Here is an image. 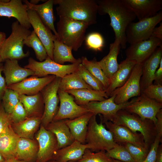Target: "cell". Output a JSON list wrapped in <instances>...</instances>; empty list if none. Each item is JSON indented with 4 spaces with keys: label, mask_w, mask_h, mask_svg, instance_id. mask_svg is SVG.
<instances>
[{
    "label": "cell",
    "mask_w": 162,
    "mask_h": 162,
    "mask_svg": "<svg viewBox=\"0 0 162 162\" xmlns=\"http://www.w3.org/2000/svg\"><path fill=\"white\" fill-rule=\"evenodd\" d=\"M162 108V103L149 98L141 93L140 96L133 98L124 109L136 114L143 119H149L155 125L156 115Z\"/></svg>",
    "instance_id": "8fae6325"
},
{
    "label": "cell",
    "mask_w": 162,
    "mask_h": 162,
    "mask_svg": "<svg viewBox=\"0 0 162 162\" xmlns=\"http://www.w3.org/2000/svg\"><path fill=\"white\" fill-rule=\"evenodd\" d=\"M162 20V12L160 11L153 16L131 22L126 30L127 42L131 44L149 39L154 28Z\"/></svg>",
    "instance_id": "ba28073f"
},
{
    "label": "cell",
    "mask_w": 162,
    "mask_h": 162,
    "mask_svg": "<svg viewBox=\"0 0 162 162\" xmlns=\"http://www.w3.org/2000/svg\"><path fill=\"white\" fill-rule=\"evenodd\" d=\"M128 151L135 162H142L146 158L149 149L141 147L130 143L124 145Z\"/></svg>",
    "instance_id": "7bdbcfd3"
},
{
    "label": "cell",
    "mask_w": 162,
    "mask_h": 162,
    "mask_svg": "<svg viewBox=\"0 0 162 162\" xmlns=\"http://www.w3.org/2000/svg\"><path fill=\"white\" fill-rule=\"evenodd\" d=\"M71 47L68 46L60 41L55 35L53 40V60L56 63L64 64L65 62L73 64L76 63L78 59L73 56Z\"/></svg>",
    "instance_id": "836d02e7"
},
{
    "label": "cell",
    "mask_w": 162,
    "mask_h": 162,
    "mask_svg": "<svg viewBox=\"0 0 162 162\" xmlns=\"http://www.w3.org/2000/svg\"><path fill=\"white\" fill-rule=\"evenodd\" d=\"M5 159L3 156L0 154V162H5Z\"/></svg>",
    "instance_id": "6f0895ef"
},
{
    "label": "cell",
    "mask_w": 162,
    "mask_h": 162,
    "mask_svg": "<svg viewBox=\"0 0 162 162\" xmlns=\"http://www.w3.org/2000/svg\"><path fill=\"white\" fill-rule=\"evenodd\" d=\"M27 13L33 31L44 46L48 56L53 60V40L55 35L44 24L34 10L28 9Z\"/></svg>",
    "instance_id": "d6986e66"
},
{
    "label": "cell",
    "mask_w": 162,
    "mask_h": 162,
    "mask_svg": "<svg viewBox=\"0 0 162 162\" xmlns=\"http://www.w3.org/2000/svg\"><path fill=\"white\" fill-rule=\"evenodd\" d=\"M61 79L56 76L54 80L40 92L44 105L41 124L45 128L52 121L59 108V100L58 91Z\"/></svg>",
    "instance_id": "30bf717a"
},
{
    "label": "cell",
    "mask_w": 162,
    "mask_h": 162,
    "mask_svg": "<svg viewBox=\"0 0 162 162\" xmlns=\"http://www.w3.org/2000/svg\"><path fill=\"white\" fill-rule=\"evenodd\" d=\"M22 2L26 5L28 9L34 10L36 12L44 24L57 37V33L54 25L55 17L53 9V0L46 1L40 4H31L27 0Z\"/></svg>",
    "instance_id": "603a6c76"
},
{
    "label": "cell",
    "mask_w": 162,
    "mask_h": 162,
    "mask_svg": "<svg viewBox=\"0 0 162 162\" xmlns=\"http://www.w3.org/2000/svg\"><path fill=\"white\" fill-rule=\"evenodd\" d=\"M9 115L4 110L2 104H0V134L12 124Z\"/></svg>",
    "instance_id": "7dc6e473"
},
{
    "label": "cell",
    "mask_w": 162,
    "mask_h": 162,
    "mask_svg": "<svg viewBox=\"0 0 162 162\" xmlns=\"http://www.w3.org/2000/svg\"><path fill=\"white\" fill-rule=\"evenodd\" d=\"M154 85H162V59L161 60L159 66L156 71L154 75Z\"/></svg>",
    "instance_id": "c3c4849f"
},
{
    "label": "cell",
    "mask_w": 162,
    "mask_h": 162,
    "mask_svg": "<svg viewBox=\"0 0 162 162\" xmlns=\"http://www.w3.org/2000/svg\"><path fill=\"white\" fill-rule=\"evenodd\" d=\"M23 43L33 49L36 57L39 62L44 61L48 56L44 46L33 30L24 40Z\"/></svg>",
    "instance_id": "8d00e7d4"
},
{
    "label": "cell",
    "mask_w": 162,
    "mask_h": 162,
    "mask_svg": "<svg viewBox=\"0 0 162 162\" xmlns=\"http://www.w3.org/2000/svg\"><path fill=\"white\" fill-rule=\"evenodd\" d=\"M40 1L39 0H31L29 2L31 4H37Z\"/></svg>",
    "instance_id": "9f6ffc18"
},
{
    "label": "cell",
    "mask_w": 162,
    "mask_h": 162,
    "mask_svg": "<svg viewBox=\"0 0 162 162\" xmlns=\"http://www.w3.org/2000/svg\"><path fill=\"white\" fill-rule=\"evenodd\" d=\"M47 162H59L56 161L54 160H51L47 161ZM68 162H79L78 161H69Z\"/></svg>",
    "instance_id": "680465c9"
},
{
    "label": "cell",
    "mask_w": 162,
    "mask_h": 162,
    "mask_svg": "<svg viewBox=\"0 0 162 162\" xmlns=\"http://www.w3.org/2000/svg\"><path fill=\"white\" fill-rule=\"evenodd\" d=\"M34 138L39 147L36 162H47L51 160L58 149L55 135L41 124L35 134Z\"/></svg>",
    "instance_id": "7c38bea8"
},
{
    "label": "cell",
    "mask_w": 162,
    "mask_h": 162,
    "mask_svg": "<svg viewBox=\"0 0 162 162\" xmlns=\"http://www.w3.org/2000/svg\"><path fill=\"white\" fill-rule=\"evenodd\" d=\"M87 148L88 147L86 144L75 140L69 145L58 149L51 160L59 162L78 161L82 158Z\"/></svg>",
    "instance_id": "d4e9b609"
},
{
    "label": "cell",
    "mask_w": 162,
    "mask_h": 162,
    "mask_svg": "<svg viewBox=\"0 0 162 162\" xmlns=\"http://www.w3.org/2000/svg\"><path fill=\"white\" fill-rule=\"evenodd\" d=\"M19 98L25 109L27 118H42L44 111V105L40 92L31 96L20 94Z\"/></svg>",
    "instance_id": "f546056e"
},
{
    "label": "cell",
    "mask_w": 162,
    "mask_h": 162,
    "mask_svg": "<svg viewBox=\"0 0 162 162\" xmlns=\"http://www.w3.org/2000/svg\"><path fill=\"white\" fill-rule=\"evenodd\" d=\"M162 59V46H160L142 64V74L140 81L141 92L153 84L154 74Z\"/></svg>",
    "instance_id": "44dd1931"
},
{
    "label": "cell",
    "mask_w": 162,
    "mask_h": 162,
    "mask_svg": "<svg viewBox=\"0 0 162 162\" xmlns=\"http://www.w3.org/2000/svg\"><path fill=\"white\" fill-rule=\"evenodd\" d=\"M20 138L13 130L11 125L0 134V154L5 160L15 158Z\"/></svg>",
    "instance_id": "484cf974"
},
{
    "label": "cell",
    "mask_w": 162,
    "mask_h": 162,
    "mask_svg": "<svg viewBox=\"0 0 162 162\" xmlns=\"http://www.w3.org/2000/svg\"><path fill=\"white\" fill-rule=\"evenodd\" d=\"M112 159L107 156L105 151L94 152L89 149H86L79 162H112Z\"/></svg>",
    "instance_id": "60d3db41"
},
{
    "label": "cell",
    "mask_w": 162,
    "mask_h": 162,
    "mask_svg": "<svg viewBox=\"0 0 162 162\" xmlns=\"http://www.w3.org/2000/svg\"><path fill=\"white\" fill-rule=\"evenodd\" d=\"M160 46H162V40L153 37L131 44L125 50L126 59L142 64Z\"/></svg>",
    "instance_id": "5bb4252c"
},
{
    "label": "cell",
    "mask_w": 162,
    "mask_h": 162,
    "mask_svg": "<svg viewBox=\"0 0 162 162\" xmlns=\"http://www.w3.org/2000/svg\"><path fill=\"white\" fill-rule=\"evenodd\" d=\"M162 136L160 134H157L154 142L150 146L147 156L142 162H155L157 150L159 143L161 141Z\"/></svg>",
    "instance_id": "bcb514c9"
},
{
    "label": "cell",
    "mask_w": 162,
    "mask_h": 162,
    "mask_svg": "<svg viewBox=\"0 0 162 162\" xmlns=\"http://www.w3.org/2000/svg\"><path fill=\"white\" fill-rule=\"evenodd\" d=\"M142 74V64L136 63L125 83L121 87L115 89L109 97L115 96L114 102L120 104L128 101L131 98L140 96L141 93L140 81Z\"/></svg>",
    "instance_id": "9c48e42d"
},
{
    "label": "cell",
    "mask_w": 162,
    "mask_h": 162,
    "mask_svg": "<svg viewBox=\"0 0 162 162\" xmlns=\"http://www.w3.org/2000/svg\"><path fill=\"white\" fill-rule=\"evenodd\" d=\"M157 121L155 127L157 133H159L162 135V109L160 110L157 112L156 116Z\"/></svg>",
    "instance_id": "f907efd6"
},
{
    "label": "cell",
    "mask_w": 162,
    "mask_h": 162,
    "mask_svg": "<svg viewBox=\"0 0 162 162\" xmlns=\"http://www.w3.org/2000/svg\"><path fill=\"white\" fill-rule=\"evenodd\" d=\"M100 122L98 123L96 116L93 115L88 125L85 144L92 152L106 151L114 147L115 142L112 133L105 128L102 122V116L99 114Z\"/></svg>",
    "instance_id": "8992f818"
},
{
    "label": "cell",
    "mask_w": 162,
    "mask_h": 162,
    "mask_svg": "<svg viewBox=\"0 0 162 162\" xmlns=\"http://www.w3.org/2000/svg\"><path fill=\"white\" fill-rule=\"evenodd\" d=\"M5 162H27L26 161L19 160L15 158H12L5 160Z\"/></svg>",
    "instance_id": "11a10c76"
},
{
    "label": "cell",
    "mask_w": 162,
    "mask_h": 162,
    "mask_svg": "<svg viewBox=\"0 0 162 162\" xmlns=\"http://www.w3.org/2000/svg\"><path fill=\"white\" fill-rule=\"evenodd\" d=\"M6 39V35L5 33L0 31V50L2 47Z\"/></svg>",
    "instance_id": "db71d44e"
},
{
    "label": "cell",
    "mask_w": 162,
    "mask_h": 162,
    "mask_svg": "<svg viewBox=\"0 0 162 162\" xmlns=\"http://www.w3.org/2000/svg\"><path fill=\"white\" fill-rule=\"evenodd\" d=\"M27 10V6L21 0H0V16L14 17L22 26L29 29L31 26Z\"/></svg>",
    "instance_id": "ac0fdd59"
},
{
    "label": "cell",
    "mask_w": 162,
    "mask_h": 162,
    "mask_svg": "<svg viewBox=\"0 0 162 162\" xmlns=\"http://www.w3.org/2000/svg\"><path fill=\"white\" fill-rule=\"evenodd\" d=\"M121 48L120 43L115 40L110 44L108 54L98 62L103 71L109 79L118 68L119 64L117 62V57Z\"/></svg>",
    "instance_id": "4dcf8cb0"
},
{
    "label": "cell",
    "mask_w": 162,
    "mask_h": 162,
    "mask_svg": "<svg viewBox=\"0 0 162 162\" xmlns=\"http://www.w3.org/2000/svg\"><path fill=\"white\" fill-rule=\"evenodd\" d=\"M109 157L123 162H135L130 153L123 145L116 144L111 149L106 151Z\"/></svg>",
    "instance_id": "74e56055"
},
{
    "label": "cell",
    "mask_w": 162,
    "mask_h": 162,
    "mask_svg": "<svg viewBox=\"0 0 162 162\" xmlns=\"http://www.w3.org/2000/svg\"><path fill=\"white\" fill-rule=\"evenodd\" d=\"M104 124L113 135L115 142L123 145L130 143L135 146L148 148L146 146L142 135L140 133L134 132L126 127L107 121Z\"/></svg>",
    "instance_id": "2e32d148"
},
{
    "label": "cell",
    "mask_w": 162,
    "mask_h": 162,
    "mask_svg": "<svg viewBox=\"0 0 162 162\" xmlns=\"http://www.w3.org/2000/svg\"><path fill=\"white\" fill-rule=\"evenodd\" d=\"M155 162H162V144L159 145L156 155Z\"/></svg>",
    "instance_id": "f5cc1de1"
},
{
    "label": "cell",
    "mask_w": 162,
    "mask_h": 162,
    "mask_svg": "<svg viewBox=\"0 0 162 162\" xmlns=\"http://www.w3.org/2000/svg\"><path fill=\"white\" fill-rule=\"evenodd\" d=\"M58 94L60 106L52 121L71 120L89 112L86 109L77 104L74 97L66 91L58 89Z\"/></svg>",
    "instance_id": "9a60e30c"
},
{
    "label": "cell",
    "mask_w": 162,
    "mask_h": 162,
    "mask_svg": "<svg viewBox=\"0 0 162 162\" xmlns=\"http://www.w3.org/2000/svg\"><path fill=\"white\" fill-rule=\"evenodd\" d=\"M136 63L134 61L126 59L121 62L118 70L110 79V85L105 91L108 97L115 89L121 87L125 83Z\"/></svg>",
    "instance_id": "cb8c5ba5"
},
{
    "label": "cell",
    "mask_w": 162,
    "mask_h": 162,
    "mask_svg": "<svg viewBox=\"0 0 162 162\" xmlns=\"http://www.w3.org/2000/svg\"><path fill=\"white\" fill-rule=\"evenodd\" d=\"M77 70L67 74L61 79L59 86V89L65 91L82 88L93 89L85 82Z\"/></svg>",
    "instance_id": "e575fe53"
},
{
    "label": "cell",
    "mask_w": 162,
    "mask_h": 162,
    "mask_svg": "<svg viewBox=\"0 0 162 162\" xmlns=\"http://www.w3.org/2000/svg\"><path fill=\"white\" fill-rule=\"evenodd\" d=\"M12 32L6 38L0 50V56L3 61L8 59L18 60L28 56V51L23 50L24 40L31 31L22 26L17 21L13 22L11 26Z\"/></svg>",
    "instance_id": "277c9868"
},
{
    "label": "cell",
    "mask_w": 162,
    "mask_h": 162,
    "mask_svg": "<svg viewBox=\"0 0 162 162\" xmlns=\"http://www.w3.org/2000/svg\"><path fill=\"white\" fill-rule=\"evenodd\" d=\"M151 37L156 38L162 40V23L160 26L155 27L152 32Z\"/></svg>",
    "instance_id": "816d5d0a"
},
{
    "label": "cell",
    "mask_w": 162,
    "mask_h": 162,
    "mask_svg": "<svg viewBox=\"0 0 162 162\" xmlns=\"http://www.w3.org/2000/svg\"><path fill=\"white\" fill-rule=\"evenodd\" d=\"M56 77L55 76L52 75L43 77L32 76L20 82L7 86V88L14 90L20 94L34 95L40 92Z\"/></svg>",
    "instance_id": "e0dca14e"
},
{
    "label": "cell",
    "mask_w": 162,
    "mask_h": 162,
    "mask_svg": "<svg viewBox=\"0 0 162 162\" xmlns=\"http://www.w3.org/2000/svg\"><path fill=\"white\" fill-rule=\"evenodd\" d=\"M57 14L64 17L83 22L89 25L97 22L98 5L95 0H53Z\"/></svg>",
    "instance_id": "7a4b0ae2"
},
{
    "label": "cell",
    "mask_w": 162,
    "mask_h": 162,
    "mask_svg": "<svg viewBox=\"0 0 162 162\" xmlns=\"http://www.w3.org/2000/svg\"><path fill=\"white\" fill-rule=\"evenodd\" d=\"M93 114L90 112L71 120L65 119L75 140L85 144L86 136L89 121Z\"/></svg>",
    "instance_id": "f1b7e54d"
},
{
    "label": "cell",
    "mask_w": 162,
    "mask_h": 162,
    "mask_svg": "<svg viewBox=\"0 0 162 162\" xmlns=\"http://www.w3.org/2000/svg\"><path fill=\"white\" fill-rule=\"evenodd\" d=\"M3 62L1 57L0 56V67L2 65V62Z\"/></svg>",
    "instance_id": "94428289"
},
{
    "label": "cell",
    "mask_w": 162,
    "mask_h": 162,
    "mask_svg": "<svg viewBox=\"0 0 162 162\" xmlns=\"http://www.w3.org/2000/svg\"><path fill=\"white\" fill-rule=\"evenodd\" d=\"M78 59L74 63L64 65L56 63L48 56L42 62L37 61L30 57L28 59V64L24 68L32 70L34 73V76L38 77L52 75L62 78L77 70L79 65L82 63L81 58Z\"/></svg>",
    "instance_id": "52a82bcc"
},
{
    "label": "cell",
    "mask_w": 162,
    "mask_h": 162,
    "mask_svg": "<svg viewBox=\"0 0 162 162\" xmlns=\"http://www.w3.org/2000/svg\"><path fill=\"white\" fill-rule=\"evenodd\" d=\"M139 20L156 15L162 9V0H122Z\"/></svg>",
    "instance_id": "ffe728a7"
},
{
    "label": "cell",
    "mask_w": 162,
    "mask_h": 162,
    "mask_svg": "<svg viewBox=\"0 0 162 162\" xmlns=\"http://www.w3.org/2000/svg\"><path fill=\"white\" fill-rule=\"evenodd\" d=\"M98 13L100 15L107 14L110 19V25L115 35V40L120 44L123 49L126 47V30L127 27L136 17L122 0H97Z\"/></svg>",
    "instance_id": "6da1fadb"
},
{
    "label": "cell",
    "mask_w": 162,
    "mask_h": 162,
    "mask_svg": "<svg viewBox=\"0 0 162 162\" xmlns=\"http://www.w3.org/2000/svg\"><path fill=\"white\" fill-rule=\"evenodd\" d=\"M89 25L85 22L64 17H59L57 23V38L65 45L77 51L85 40Z\"/></svg>",
    "instance_id": "3957f363"
},
{
    "label": "cell",
    "mask_w": 162,
    "mask_h": 162,
    "mask_svg": "<svg viewBox=\"0 0 162 162\" xmlns=\"http://www.w3.org/2000/svg\"><path fill=\"white\" fill-rule=\"evenodd\" d=\"M20 94L16 91L7 88L2 97V105L5 112L10 114L15 106L20 102Z\"/></svg>",
    "instance_id": "ab89813d"
},
{
    "label": "cell",
    "mask_w": 162,
    "mask_h": 162,
    "mask_svg": "<svg viewBox=\"0 0 162 162\" xmlns=\"http://www.w3.org/2000/svg\"><path fill=\"white\" fill-rule=\"evenodd\" d=\"M112 162H123L120 161L112 159Z\"/></svg>",
    "instance_id": "91938a15"
},
{
    "label": "cell",
    "mask_w": 162,
    "mask_h": 162,
    "mask_svg": "<svg viewBox=\"0 0 162 162\" xmlns=\"http://www.w3.org/2000/svg\"><path fill=\"white\" fill-rule=\"evenodd\" d=\"M3 69L2 65L0 67V100H2L7 86L5 78L2 74Z\"/></svg>",
    "instance_id": "681fc988"
},
{
    "label": "cell",
    "mask_w": 162,
    "mask_h": 162,
    "mask_svg": "<svg viewBox=\"0 0 162 162\" xmlns=\"http://www.w3.org/2000/svg\"><path fill=\"white\" fill-rule=\"evenodd\" d=\"M12 123H16L25 120L27 117L26 110L22 104L19 102L9 114Z\"/></svg>",
    "instance_id": "f6af8a7d"
},
{
    "label": "cell",
    "mask_w": 162,
    "mask_h": 162,
    "mask_svg": "<svg viewBox=\"0 0 162 162\" xmlns=\"http://www.w3.org/2000/svg\"><path fill=\"white\" fill-rule=\"evenodd\" d=\"M41 118L38 117L27 118L16 123H13L11 127L14 132L20 137L34 139L36 133L41 124Z\"/></svg>",
    "instance_id": "1f68e13d"
},
{
    "label": "cell",
    "mask_w": 162,
    "mask_h": 162,
    "mask_svg": "<svg viewBox=\"0 0 162 162\" xmlns=\"http://www.w3.org/2000/svg\"><path fill=\"white\" fill-rule=\"evenodd\" d=\"M87 47L95 51H100L104 46V39L102 35L97 32L90 33L85 39Z\"/></svg>",
    "instance_id": "b9f144b4"
},
{
    "label": "cell",
    "mask_w": 162,
    "mask_h": 162,
    "mask_svg": "<svg viewBox=\"0 0 162 162\" xmlns=\"http://www.w3.org/2000/svg\"><path fill=\"white\" fill-rule=\"evenodd\" d=\"M65 91L72 95L76 103L80 106L85 105L91 101H101L109 98L105 91L82 88Z\"/></svg>",
    "instance_id": "d6a6232c"
},
{
    "label": "cell",
    "mask_w": 162,
    "mask_h": 162,
    "mask_svg": "<svg viewBox=\"0 0 162 162\" xmlns=\"http://www.w3.org/2000/svg\"><path fill=\"white\" fill-rule=\"evenodd\" d=\"M115 97V96H113L101 101H91L87 104L81 106L94 115H102L103 123L107 121L113 122L117 112L120 110L124 109L130 102V101H128L122 104H117L114 101Z\"/></svg>",
    "instance_id": "4fadbf2b"
},
{
    "label": "cell",
    "mask_w": 162,
    "mask_h": 162,
    "mask_svg": "<svg viewBox=\"0 0 162 162\" xmlns=\"http://www.w3.org/2000/svg\"><path fill=\"white\" fill-rule=\"evenodd\" d=\"M82 64L95 78L103 84L105 91L110 83V80L105 75L95 58L92 60H89L85 56L81 58Z\"/></svg>",
    "instance_id": "d590c367"
},
{
    "label": "cell",
    "mask_w": 162,
    "mask_h": 162,
    "mask_svg": "<svg viewBox=\"0 0 162 162\" xmlns=\"http://www.w3.org/2000/svg\"><path fill=\"white\" fill-rule=\"evenodd\" d=\"M45 128L56 136L58 149L69 145L75 140L65 119L52 121Z\"/></svg>",
    "instance_id": "83f0119b"
},
{
    "label": "cell",
    "mask_w": 162,
    "mask_h": 162,
    "mask_svg": "<svg viewBox=\"0 0 162 162\" xmlns=\"http://www.w3.org/2000/svg\"><path fill=\"white\" fill-rule=\"evenodd\" d=\"M38 148V142L35 139L20 138L15 158L27 162H36Z\"/></svg>",
    "instance_id": "4316f807"
},
{
    "label": "cell",
    "mask_w": 162,
    "mask_h": 162,
    "mask_svg": "<svg viewBox=\"0 0 162 162\" xmlns=\"http://www.w3.org/2000/svg\"><path fill=\"white\" fill-rule=\"evenodd\" d=\"M2 72L7 86L20 82L29 76H34L33 71L21 67L16 60H6Z\"/></svg>",
    "instance_id": "7402d4cb"
},
{
    "label": "cell",
    "mask_w": 162,
    "mask_h": 162,
    "mask_svg": "<svg viewBox=\"0 0 162 162\" xmlns=\"http://www.w3.org/2000/svg\"><path fill=\"white\" fill-rule=\"evenodd\" d=\"M112 122L124 126L134 132H139L143 136L145 142L149 148L157 134L155 125L152 121L143 119L137 115L124 109L117 112Z\"/></svg>",
    "instance_id": "5b68a950"
},
{
    "label": "cell",
    "mask_w": 162,
    "mask_h": 162,
    "mask_svg": "<svg viewBox=\"0 0 162 162\" xmlns=\"http://www.w3.org/2000/svg\"><path fill=\"white\" fill-rule=\"evenodd\" d=\"M77 70L85 82L91 86L93 89L100 91H105L102 83L93 75L82 63L79 65Z\"/></svg>",
    "instance_id": "f35d334b"
},
{
    "label": "cell",
    "mask_w": 162,
    "mask_h": 162,
    "mask_svg": "<svg viewBox=\"0 0 162 162\" xmlns=\"http://www.w3.org/2000/svg\"><path fill=\"white\" fill-rule=\"evenodd\" d=\"M141 93L148 98L162 103V85L153 84L147 86Z\"/></svg>",
    "instance_id": "ee69618b"
}]
</instances>
